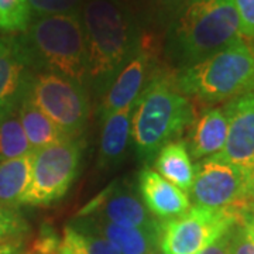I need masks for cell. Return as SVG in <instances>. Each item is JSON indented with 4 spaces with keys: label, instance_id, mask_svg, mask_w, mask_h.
I'll use <instances>...</instances> for the list:
<instances>
[{
    "label": "cell",
    "instance_id": "35",
    "mask_svg": "<svg viewBox=\"0 0 254 254\" xmlns=\"http://www.w3.org/2000/svg\"><path fill=\"white\" fill-rule=\"evenodd\" d=\"M155 254H164V253H163V252H161V250H160V252H157V253H155Z\"/></svg>",
    "mask_w": 254,
    "mask_h": 254
},
{
    "label": "cell",
    "instance_id": "36",
    "mask_svg": "<svg viewBox=\"0 0 254 254\" xmlns=\"http://www.w3.org/2000/svg\"><path fill=\"white\" fill-rule=\"evenodd\" d=\"M30 254H31V253H30Z\"/></svg>",
    "mask_w": 254,
    "mask_h": 254
},
{
    "label": "cell",
    "instance_id": "11",
    "mask_svg": "<svg viewBox=\"0 0 254 254\" xmlns=\"http://www.w3.org/2000/svg\"><path fill=\"white\" fill-rule=\"evenodd\" d=\"M78 218L102 219L150 232L161 230V222L150 215L134 187L128 182L109 185L79 210Z\"/></svg>",
    "mask_w": 254,
    "mask_h": 254
},
{
    "label": "cell",
    "instance_id": "20",
    "mask_svg": "<svg viewBox=\"0 0 254 254\" xmlns=\"http://www.w3.org/2000/svg\"><path fill=\"white\" fill-rule=\"evenodd\" d=\"M33 153L0 163V205L10 209L23 206L31 184Z\"/></svg>",
    "mask_w": 254,
    "mask_h": 254
},
{
    "label": "cell",
    "instance_id": "27",
    "mask_svg": "<svg viewBox=\"0 0 254 254\" xmlns=\"http://www.w3.org/2000/svg\"><path fill=\"white\" fill-rule=\"evenodd\" d=\"M240 23V36L254 40V0H233Z\"/></svg>",
    "mask_w": 254,
    "mask_h": 254
},
{
    "label": "cell",
    "instance_id": "9",
    "mask_svg": "<svg viewBox=\"0 0 254 254\" xmlns=\"http://www.w3.org/2000/svg\"><path fill=\"white\" fill-rule=\"evenodd\" d=\"M232 210L192 206L184 215L161 222L160 250L164 254H199L230 227L242 222Z\"/></svg>",
    "mask_w": 254,
    "mask_h": 254
},
{
    "label": "cell",
    "instance_id": "16",
    "mask_svg": "<svg viewBox=\"0 0 254 254\" xmlns=\"http://www.w3.org/2000/svg\"><path fill=\"white\" fill-rule=\"evenodd\" d=\"M31 71L20 53L16 38H0V113L17 108Z\"/></svg>",
    "mask_w": 254,
    "mask_h": 254
},
{
    "label": "cell",
    "instance_id": "5",
    "mask_svg": "<svg viewBox=\"0 0 254 254\" xmlns=\"http://www.w3.org/2000/svg\"><path fill=\"white\" fill-rule=\"evenodd\" d=\"M175 85L202 103L229 102L254 92V55L243 38L203 61L175 71Z\"/></svg>",
    "mask_w": 254,
    "mask_h": 254
},
{
    "label": "cell",
    "instance_id": "30",
    "mask_svg": "<svg viewBox=\"0 0 254 254\" xmlns=\"http://www.w3.org/2000/svg\"><path fill=\"white\" fill-rule=\"evenodd\" d=\"M0 254H23V243L17 242H0Z\"/></svg>",
    "mask_w": 254,
    "mask_h": 254
},
{
    "label": "cell",
    "instance_id": "6",
    "mask_svg": "<svg viewBox=\"0 0 254 254\" xmlns=\"http://www.w3.org/2000/svg\"><path fill=\"white\" fill-rule=\"evenodd\" d=\"M26 93L68 138H78L85 131L91 103L83 83L58 73H31Z\"/></svg>",
    "mask_w": 254,
    "mask_h": 254
},
{
    "label": "cell",
    "instance_id": "14",
    "mask_svg": "<svg viewBox=\"0 0 254 254\" xmlns=\"http://www.w3.org/2000/svg\"><path fill=\"white\" fill-rule=\"evenodd\" d=\"M72 223L105 237L120 254H155L160 252V232L122 226L96 218H78Z\"/></svg>",
    "mask_w": 254,
    "mask_h": 254
},
{
    "label": "cell",
    "instance_id": "3",
    "mask_svg": "<svg viewBox=\"0 0 254 254\" xmlns=\"http://www.w3.org/2000/svg\"><path fill=\"white\" fill-rule=\"evenodd\" d=\"M193 118L190 98L175 85V71L158 63L133 108L131 140L137 157L154 160L161 147L184 134Z\"/></svg>",
    "mask_w": 254,
    "mask_h": 254
},
{
    "label": "cell",
    "instance_id": "34",
    "mask_svg": "<svg viewBox=\"0 0 254 254\" xmlns=\"http://www.w3.org/2000/svg\"><path fill=\"white\" fill-rule=\"evenodd\" d=\"M252 43H253V47H252V51H253V55H254V40H253V41H252Z\"/></svg>",
    "mask_w": 254,
    "mask_h": 254
},
{
    "label": "cell",
    "instance_id": "4",
    "mask_svg": "<svg viewBox=\"0 0 254 254\" xmlns=\"http://www.w3.org/2000/svg\"><path fill=\"white\" fill-rule=\"evenodd\" d=\"M16 41L30 69L88 81V50L79 13L34 17Z\"/></svg>",
    "mask_w": 254,
    "mask_h": 254
},
{
    "label": "cell",
    "instance_id": "28",
    "mask_svg": "<svg viewBox=\"0 0 254 254\" xmlns=\"http://www.w3.org/2000/svg\"><path fill=\"white\" fill-rule=\"evenodd\" d=\"M230 253L254 254V239L242 223H237L232 229Z\"/></svg>",
    "mask_w": 254,
    "mask_h": 254
},
{
    "label": "cell",
    "instance_id": "8",
    "mask_svg": "<svg viewBox=\"0 0 254 254\" xmlns=\"http://www.w3.org/2000/svg\"><path fill=\"white\" fill-rule=\"evenodd\" d=\"M82 141L66 138L33 151L31 184L23 205L50 206L61 200L79 173Z\"/></svg>",
    "mask_w": 254,
    "mask_h": 254
},
{
    "label": "cell",
    "instance_id": "19",
    "mask_svg": "<svg viewBox=\"0 0 254 254\" xmlns=\"http://www.w3.org/2000/svg\"><path fill=\"white\" fill-rule=\"evenodd\" d=\"M17 115L33 151L66 140L63 130L24 93L17 106Z\"/></svg>",
    "mask_w": 254,
    "mask_h": 254
},
{
    "label": "cell",
    "instance_id": "22",
    "mask_svg": "<svg viewBox=\"0 0 254 254\" xmlns=\"http://www.w3.org/2000/svg\"><path fill=\"white\" fill-rule=\"evenodd\" d=\"M58 254H120L105 237L69 223L64 227Z\"/></svg>",
    "mask_w": 254,
    "mask_h": 254
},
{
    "label": "cell",
    "instance_id": "29",
    "mask_svg": "<svg viewBox=\"0 0 254 254\" xmlns=\"http://www.w3.org/2000/svg\"><path fill=\"white\" fill-rule=\"evenodd\" d=\"M232 229L230 227L227 232H225L210 245L202 250L199 254H232L230 253V237H232Z\"/></svg>",
    "mask_w": 254,
    "mask_h": 254
},
{
    "label": "cell",
    "instance_id": "18",
    "mask_svg": "<svg viewBox=\"0 0 254 254\" xmlns=\"http://www.w3.org/2000/svg\"><path fill=\"white\" fill-rule=\"evenodd\" d=\"M154 167L164 180L190 192L195 180V165L184 140H174L161 147L154 157Z\"/></svg>",
    "mask_w": 254,
    "mask_h": 254
},
{
    "label": "cell",
    "instance_id": "26",
    "mask_svg": "<svg viewBox=\"0 0 254 254\" xmlns=\"http://www.w3.org/2000/svg\"><path fill=\"white\" fill-rule=\"evenodd\" d=\"M31 16H57V14H75L81 11L85 0H27Z\"/></svg>",
    "mask_w": 254,
    "mask_h": 254
},
{
    "label": "cell",
    "instance_id": "17",
    "mask_svg": "<svg viewBox=\"0 0 254 254\" xmlns=\"http://www.w3.org/2000/svg\"><path fill=\"white\" fill-rule=\"evenodd\" d=\"M134 103L103 120L100 133L98 165L102 170L116 167L123 161L131 138V116Z\"/></svg>",
    "mask_w": 254,
    "mask_h": 254
},
{
    "label": "cell",
    "instance_id": "15",
    "mask_svg": "<svg viewBox=\"0 0 254 254\" xmlns=\"http://www.w3.org/2000/svg\"><path fill=\"white\" fill-rule=\"evenodd\" d=\"M188 128L185 144L190 158L200 161L223 150L227 138V118L223 108L203 109L195 115Z\"/></svg>",
    "mask_w": 254,
    "mask_h": 254
},
{
    "label": "cell",
    "instance_id": "31",
    "mask_svg": "<svg viewBox=\"0 0 254 254\" xmlns=\"http://www.w3.org/2000/svg\"><path fill=\"white\" fill-rule=\"evenodd\" d=\"M243 226L247 229V232L252 235V237L254 239V213H246L245 216L242 218V222H240Z\"/></svg>",
    "mask_w": 254,
    "mask_h": 254
},
{
    "label": "cell",
    "instance_id": "32",
    "mask_svg": "<svg viewBox=\"0 0 254 254\" xmlns=\"http://www.w3.org/2000/svg\"><path fill=\"white\" fill-rule=\"evenodd\" d=\"M252 212L254 213V173L252 178Z\"/></svg>",
    "mask_w": 254,
    "mask_h": 254
},
{
    "label": "cell",
    "instance_id": "12",
    "mask_svg": "<svg viewBox=\"0 0 254 254\" xmlns=\"http://www.w3.org/2000/svg\"><path fill=\"white\" fill-rule=\"evenodd\" d=\"M227 118V138L215 158L254 173V92L229 100L223 106Z\"/></svg>",
    "mask_w": 254,
    "mask_h": 254
},
{
    "label": "cell",
    "instance_id": "7",
    "mask_svg": "<svg viewBox=\"0 0 254 254\" xmlns=\"http://www.w3.org/2000/svg\"><path fill=\"white\" fill-rule=\"evenodd\" d=\"M252 171L235 164L215 157L200 160L195 165L190 200L195 206L232 210L245 216L252 212Z\"/></svg>",
    "mask_w": 254,
    "mask_h": 254
},
{
    "label": "cell",
    "instance_id": "2",
    "mask_svg": "<svg viewBox=\"0 0 254 254\" xmlns=\"http://www.w3.org/2000/svg\"><path fill=\"white\" fill-rule=\"evenodd\" d=\"M240 38L233 0H190L165 28L161 48L168 66L180 71Z\"/></svg>",
    "mask_w": 254,
    "mask_h": 254
},
{
    "label": "cell",
    "instance_id": "33",
    "mask_svg": "<svg viewBox=\"0 0 254 254\" xmlns=\"http://www.w3.org/2000/svg\"><path fill=\"white\" fill-rule=\"evenodd\" d=\"M120 1H123V3H126V4H128V6H134V3H136V0H120Z\"/></svg>",
    "mask_w": 254,
    "mask_h": 254
},
{
    "label": "cell",
    "instance_id": "1",
    "mask_svg": "<svg viewBox=\"0 0 254 254\" xmlns=\"http://www.w3.org/2000/svg\"><path fill=\"white\" fill-rule=\"evenodd\" d=\"M81 20L88 50V81L105 93L141 44L144 28L134 9L120 0H85Z\"/></svg>",
    "mask_w": 254,
    "mask_h": 254
},
{
    "label": "cell",
    "instance_id": "23",
    "mask_svg": "<svg viewBox=\"0 0 254 254\" xmlns=\"http://www.w3.org/2000/svg\"><path fill=\"white\" fill-rule=\"evenodd\" d=\"M33 153L21 127L17 108L0 113V163Z\"/></svg>",
    "mask_w": 254,
    "mask_h": 254
},
{
    "label": "cell",
    "instance_id": "13",
    "mask_svg": "<svg viewBox=\"0 0 254 254\" xmlns=\"http://www.w3.org/2000/svg\"><path fill=\"white\" fill-rule=\"evenodd\" d=\"M137 188L150 215L160 222L178 218L190 208L188 193L164 180L150 167H144L138 173Z\"/></svg>",
    "mask_w": 254,
    "mask_h": 254
},
{
    "label": "cell",
    "instance_id": "25",
    "mask_svg": "<svg viewBox=\"0 0 254 254\" xmlns=\"http://www.w3.org/2000/svg\"><path fill=\"white\" fill-rule=\"evenodd\" d=\"M30 230L27 220L17 209H10L0 205V242L23 240Z\"/></svg>",
    "mask_w": 254,
    "mask_h": 254
},
{
    "label": "cell",
    "instance_id": "10",
    "mask_svg": "<svg viewBox=\"0 0 254 254\" xmlns=\"http://www.w3.org/2000/svg\"><path fill=\"white\" fill-rule=\"evenodd\" d=\"M160 50L161 41L158 40V36L144 30L138 50L123 65L102 96L98 108V116L102 120L136 102L160 63Z\"/></svg>",
    "mask_w": 254,
    "mask_h": 254
},
{
    "label": "cell",
    "instance_id": "24",
    "mask_svg": "<svg viewBox=\"0 0 254 254\" xmlns=\"http://www.w3.org/2000/svg\"><path fill=\"white\" fill-rule=\"evenodd\" d=\"M31 20L27 0H0V33H23Z\"/></svg>",
    "mask_w": 254,
    "mask_h": 254
},
{
    "label": "cell",
    "instance_id": "21",
    "mask_svg": "<svg viewBox=\"0 0 254 254\" xmlns=\"http://www.w3.org/2000/svg\"><path fill=\"white\" fill-rule=\"evenodd\" d=\"M190 0H136L133 9L145 31L158 36Z\"/></svg>",
    "mask_w": 254,
    "mask_h": 254
}]
</instances>
